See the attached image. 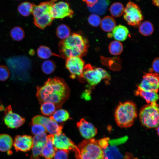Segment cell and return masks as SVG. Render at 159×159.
I'll use <instances>...</instances> for the list:
<instances>
[{
	"mask_svg": "<svg viewBox=\"0 0 159 159\" xmlns=\"http://www.w3.org/2000/svg\"><path fill=\"white\" fill-rule=\"evenodd\" d=\"M109 3L108 0H98L93 6L89 7V9L94 14L102 15L105 13Z\"/></svg>",
	"mask_w": 159,
	"mask_h": 159,
	"instance_id": "obj_20",
	"label": "cell"
},
{
	"mask_svg": "<svg viewBox=\"0 0 159 159\" xmlns=\"http://www.w3.org/2000/svg\"><path fill=\"white\" fill-rule=\"evenodd\" d=\"M53 19L49 13H48L34 19V23L37 27L44 29L50 25Z\"/></svg>",
	"mask_w": 159,
	"mask_h": 159,
	"instance_id": "obj_22",
	"label": "cell"
},
{
	"mask_svg": "<svg viewBox=\"0 0 159 159\" xmlns=\"http://www.w3.org/2000/svg\"><path fill=\"white\" fill-rule=\"evenodd\" d=\"M38 57L41 59H47L53 55L50 49L45 46H41L37 50Z\"/></svg>",
	"mask_w": 159,
	"mask_h": 159,
	"instance_id": "obj_32",
	"label": "cell"
},
{
	"mask_svg": "<svg viewBox=\"0 0 159 159\" xmlns=\"http://www.w3.org/2000/svg\"><path fill=\"white\" fill-rule=\"evenodd\" d=\"M55 65L54 63L50 60L44 61L42 65V69L43 72L46 74H50L55 70Z\"/></svg>",
	"mask_w": 159,
	"mask_h": 159,
	"instance_id": "obj_34",
	"label": "cell"
},
{
	"mask_svg": "<svg viewBox=\"0 0 159 159\" xmlns=\"http://www.w3.org/2000/svg\"><path fill=\"white\" fill-rule=\"evenodd\" d=\"M66 66L70 73L72 79L79 78L81 81L85 67L83 60L79 57H72L67 58Z\"/></svg>",
	"mask_w": 159,
	"mask_h": 159,
	"instance_id": "obj_9",
	"label": "cell"
},
{
	"mask_svg": "<svg viewBox=\"0 0 159 159\" xmlns=\"http://www.w3.org/2000/svg\"><path fill=\"white\" fill-rule=\"evenodd\" d=\"M88 20L89 24L94 27L98 26L100 24L101 21L99 16L95 14L90 15L88 17Z\"/></svg>",
	"mask_w": 159,
	"mask_h": 159,
	"instance_id": "obj_35",
	"label": "cell"
},
{
	"mask_svg": "<svg viewBox=\"0 0 159 159\" xmlns=\"http://www.w3.org/2000/svg\"><path fill=\"white\" fill-rule=\"evenodd\" d=\"M54 135L47 136V141L42 150L41 156L46 159H51L54 155L55 150L53 142Z\"/></svg>",
	"mask_w": 159,
	"mask_h": 159,
	"instance_id": "obj_17",
	"label": "cell"
},
{
	"mask_svg": "<svg viewBox=\"0 0 159 159\" xmlns=\"http://www.w3.org/2000/svg\"><path fill=\"white\" fill-rule=\"evenodd\" d=\"M109 10L112 16L117 17L122 15L124 12V9L122 3L115 2L111 6Z\"/></svg>",
	"mask_w": 159,
	"mask_h": 159,
	"instance_id": "obj_28",
	"label": "cell"
},
{
	"mask_svg": "<svg viewBox=\"0 0 159 159\" xmlns=\"http://www.w3.org/2000/svg\"></svg>",
	"mask_w": 159,
	"mask_h": 159,
	"instance_id": "obj_46",
	"label": "cell"
},
{
	"mask_svg": "<svg viewBox=\"0 0 159 159\" xmlns=\"http://www.w3.org/2000/svg\"><path fill=\"white\" fill-rule=\"evenodd\" d=\"M112 31V37L118 41H123L126 40L129 33L127 27L121 25L115 26Z\"/></svg>",
	"mask_w": 159,
	"mask_h": 159,
	"instance_id": "obj_19",
	"label": "cell"
},
{
	"mask_svg": "<svg viewBox=\"0 0 159 159\" xmlns=\"http://www.w3.org/2000/svg\"><path fill=\"white\" fill-rule=\"evenodd\" d=\"M73 11L67 3L60 1L54 3L50 8L49 14L53 18L63 19L66 17H71Z\"/></svg>",
	"mask_w": 159,
	"mask_h": 159,
	"instance_id": "obj_10",
	"label": "cell"
},
{
	"mask_svg": "<svg viewBox=\"0 0 159 159\" xmlns=\"http://www.w3.org/2000/svg\"><path fill=\"white\" fill-rule=\"evenodd\" d=\"M135 93V95L143 98L148 104L156 102L159 98L157 92L144 90L138 87Z\"/></svg>",
	"mask_w": 159,
	"mask_h": 159,
	"instance_id": "obj_18",
	"label": "cell"
},
{
	"mask_svg": "<svg viewBox=\"0 0 159 159\" xmlns=\"http://www.w3.org/2000/svg\"><path fill=\"white\" fill-rule=\"evenodd\" d=\"M56 33L59 38L64 40L70 35V31L67 26L62 24L59 25L57 28Z\"/></svg>",
	"mask_w": 159,
	"mask_h": 159,
	"instance_id": "obj_30",
	"label": "cell"
},
{
	"mask_svg": "<svg viewBox=\"0 0 159 159\" xmlns=\"http://www.w3.org/2000/svg\"><path fill=\"white\" fill-rule=\"evenodd\" d=\"M159 106L156 102L148 104L141 108L139 117L142 125L148 128L157 127L159 124Z\"/></svg>",
	"mask_w": 159,
	"mask_h": 159,
	"instance_id": "obj_5",
	"label": "cell"
},
{
	"mask_svg": "<svg viewBox=\"0 0 159 159\" xmlns=\"http://www.w3.org/2000/svg\"><path fill=\"white\" fill-rule=\"evenodd\" d=\"M77 125L82 136L86 139L92 138L97 134V128L84 119H81Z\"/></svg>",
	"mask_w": 159,
	"mask_h": 159,
	"instance_id": "obj_15",
	"label": "cell"
},
{
	"mask_svg": "<svg viewBox=\"0 0 159 159\" xmlns=\"http://www.w3.org/2000/svg\"><path fill=\"white\" fill-rule=\"evenodd\" d=\"M82 97L85 100H89L91 99V90L90 89H86L82 95Z\"/></svg>",
	"mask_w": 159,
	"mask_h": 159,
	"instance_id": "obj_42",
	"label": "cell"
},
{
	"mask_svg": "<svg viewBox=\"0 0 159 159\" xmlns=\"http://www.w3.org/2000/svg\"><path fill=\"white\" fill-rule=\"evenodd\" d=\"M139 30L142 35L145 36H149L153 32V26L150 22L145 21L140 24Z\"/></svg>",
	"mask_w": 159,
	"mask_h": 159,
	"instance_id": "obj_26",
	"label": "cell"
},
{
	"mask_svg": "<svg viewBox=\"0 0 159 159\" xmlns=\"http://www.w3.org/2000/svg\"><path fill=\"white\" fill-rule=\"evenodd\" d=\"M37 97L41 104L50 102L57 108L61 107L69 95V89L64 80L60 78H50L42 86L37 87Z\"/></svg>",
	"mask_w": 159,
	"mask_h": 159,
	"instance_id": "obj_1",
	"label": "cell"
},
{
	"mask_svg": "<svg viewBox=\"0 0 159 159\" xmlns=\"http://www.w3.org/2000/svg\"><path fill=\"white\" fill-rule=\"evenodd\" d=\"M49 118L56 122H61L69 119L70 117L67 111L60 109L55 111Z\"/></svg>",
	"mask_w": 159,
	"mask_h": 159,
	"instance_id": "obj_24",
	"label": "cell"
},
{
	"mask_svg": "<svg viewBox=\"0 0 159 159\" xmlns=\"http://www.w3.org/2000/svg\"><path fill=\"white\" fill-rule=\"evenodd\" d=\"M56 108L54 104L50 102H45L42 103L40 110L43 115L45 116H49L54 113Z\"/></svg>",
	"mask_w": 159,
	"mask_h": 159,
	"instance_id": "obj_29",
	"label": "cell"
},
{
	"mask_svg": "<svg viewBox=\"0 0 159 159\" xmlns=\"http://www.w3.org/2000/svg\"><path fill=\"white\" fill-rule=\"evenodd\" d=\"M10 35L13 39L16 41H19L23 39L24 37V33L21 28L16 26L11 30Z\"/></svg>",
	"mask_w": 159,
	"mask_h": 159,
	"instance_id": "obj_33",
	"label": "cell"
},
{
	"mask_svg": "<svg viewBox=\"0 0 159 159\" xmlns=\"http://www.w3.org/2000/svg\"><path fill=\"white\" fill-rule=\"evenodd\" d=\"M59 47L60 54L64 57H81L86 53L88 44L81 35L74 33L60 42Z\"/></svg>",
	"mask_w": 159,
	"mask_h": 159,
	"instance_id": "obj_2",
	"label": "cell"
},
{
	"mask_svg": "<svg viewBox=\"0 0 159 159\" xmlns=\"http://www.w3.org/2000/svg\"><path fill=\"white\" fill-rule=\"evenodd\" d=\"M85 2L89 7L93 6L98 1V0H82Z\"/></svg>",
	"mask_w": 159,
	"mask_h": 159,
	"instance_id": "obj_43",
	"label": "cell"
},
{
	"mask_svg": "<svg viewBox=\"0 0 159 159\" xmlns=\"http://www.w3.org/2000/svg\"><path fill=\"white\" fill-rule=\"evenodd\" d=\"M109 50L112 54L118 55L120 54L123 50V45L119 41H114L110 43Z\"/></svg>",
	"mask_w": 159,
	"mask_h": 159,
	"instance_id": "obj_27",
	"label": "cell"
},
{
	"mask_svg": "<svg viewBox=\"0 0 159 159\" xmlns=\"http://www.w3.org/2000/svg\"><path fill=\"white\" fill-rule=\"evenodd\" d=\"M34 5L28 1L22 2L18 7V11L21 15L28 16L32 13Z\"/></svg>",
	"mask_w": 159,
	"mask_h": 159,
	"instance_id": "obj_25",
	"label": "cell"
},
{
	"mask_svg": "<svg viewBox=\"0 0 159 159\" xmlns=\"http://www.w3.org/2000/svg\"><path fill=\"white\" fill-rule=\"evenodd\" d=\"M31 132L32 134L37 135L46 133V130L42 125L39 124H33L31 127Z\"/></svg>",
	"mask_w": 159,
	"mask_h": 159,
	"instance_id": "obj_37",
	"label": "cell"
},
{
	"mask_svg": "<svg viewBox=\"0 0 159 159\" xmlns=\"http://www.w3.org/2000/svg\"><path fill=\"white\" fill-rule=\"evenodd\" d=\"M154 72L155 73H159V58L158 57L155 59L153 61L152 64V68L150 69V72Z\"/></svg>",
	"mask_w": 159,
	"mask_h": 159,
	"instance_id": "obj_40",
	"label": "cell"
},
{
	"mask_svg": "<svg viewBox=\"0 0 159 159\" xmlns=\"http://www.w3.org/2000/svg\"><path fill=\"white\" fill-rule=\"evenodd\" d=\"M53 145L56 149L68 151L72 150L75 152L77 151V147L72 141L64 134L54 135Z\"/></svg>",
	"mask_w": 159,
	"mask_h": 159,
	"instance_id": "obj_13",
	"label": "cell"
},
{
	"mask_svg": "<svg viewBox=\"0 0 159 159\" xmlns=\"http://www.w3.org/2000/svg\"><path fill=\"white\" fill-rule=\"evenodd\" d=\"M154 5L157 6H159V0H152Z\"/></svg>",
	"mask_w": 159,
	"mask_h": 159,
	"instance_id": "obj_44",
	"label": "cell"
},
{
	"mask_svg": "<svg viewBox=\"0 0 159 159\" xmlns=\"http://www.w3.org/2000/svg\"><path fill=\"white\" fill-rule=\"evenodd\" d=\"M98 141L92 138L83 140L75 152L76 159H103V151L99 146Z\"/></svg>",
	"mask_w": 159,
	"mask_h": 159,
	"instance_id": "obj_4",
	"label": "cell"
},
{
	"mask_svg": "<svg viewBox=\"0 0 159 159\" xmlns=\"http://www.w3.org/2000/svg\"><path fill=\"white\" fill-rule=\"evenodd\" d=\"M45 133L35 135L33 138V145L44 147L47 141Z\"/></svg>",
	"mask_w": 159,
	"mask_h": 159,
	"instance_id": "obj_31",
	"label": "cell"
},
{
	"mask_svg": "<svg viewBox=\"0 0 159 159\" xmlns=\"http://www.w3.org/2000/svg\"><path fill=\"white\" fill-rule=\"evenodd\" d=\"M32 124H39L43 126L50 134H59L62 133V125H59L57 122L49 118L38 115L32 119Z\"/></svg>",
	"mask_w": 159,
	"mask_h": 159,
	"instance_id": "obj_8",
	"label": "cell"
},
{
	"mask_svg": "<svg viewBox=\"0 0 159 159\" xmlns=\"http://www.w3.org/2000/svg\"><path fill=\"white\" fill-rule=\"evenodd\" d=\"M124 11V19L129 25L137 26L143 19L140 7L133 2L130 1L127 4Z\"/></svg>",
	"mask_w": 159,
	"mask_h": 159,
	"instance_id": "obj_7",
	"label": "cell"
},
{
	"mask_svg": "<svg viewBox=\"0 0 159 159\" xmlns=\"http://www.w3.org/2000/svg\"><path fill=\"white\" fill-rule=\"evenodd\" d=\"M109 74L104 69L88 64L85 66L81 81H86L93 88L103 79H110Z\"/></svg>",
	"mask_w": 159,
	"mask_h": 159,
	"instance_id": "obj_6",
	"label": "cell"
},
{
	"mask_svg": "<svg viewBox=\"0 0 159 159\" xmlns=\"http://www.w3.org/2000/svg\"><path fill=\"white\" fill-rule=\"evenodd\" d=\"M159 79L158 74L147 73L143 76L138 87L144 90L157 93L159 86Z\"/></svg>",
	"mask_w": 159,
	"mask_h": 159,
	"instance_id": "obj_11",
	"label": "cell"
},
{
	"mask_svg": "<svg viewBox=\"0 0 159 159\" xmlns=\"http://www.w3.org/2000/svg\"><path fill=\"white\" fill-rule=\"evenodd\" d=\"M33 146V138L30 135H17L14 138L13 146L17 152L28 151L32 148Z\"/></svg>",
	"mask_w": 159,
	"mask_h": 159,
	"instance_id": "obj_14",
	"label": "cell"
},
{
	"mask_svg": "<svg viewBox=\"0 0 159 159\" xmlns=\"http://www.w3.org/2000/svg\"><path fill=\"white\" fill-rule=\"evenodd\" d=\"M156 130H157V132H158V134H159V127H157V129H156Z\"/></svg>",
	"mask_w": 159,
	"mask_h": 159,
	"instance_id": "obj_45",
	"label": "cell"
},
{
	"mask_svg": "<svg viewBox=\"0 0 159 159\" xmlns=\"http://www.w3.org/2000/svg\"><path fill=\"white\" fill-rule=\"evenodd\" d=\"M4 121L5 124L9 128H16L22 125L25 122L24 118L19 115L13 112L10 105L5 111Z\"/></svg>",
	"mask_w": 159,
	"mask_h": 159,
	"instance_id": "obj_12",
	"label": "cell"
},
{
	"mask_svg": "<svg viewBox=\"0 0 159 159\" xmlns=\"http://www.w3.org/2000/svg\"><path fill=\"white\" fill-rule=\"evenodd\" d=\"M43 147L33 145L32 148V153L31 159H39L41 156L42 150Z\"/></svg>",
	"mask_w": 159,
	"mask_h": 159,
	"instance_id": "obj_39",
	"label": "cell"
},
{
	"mask_svg": "<svg viewBox=\"0 0 159 159\" xmlns=\"http://www.w3.org/2000/svg\"><path fill=\"white\" fill-rule=\"evenodd\" d=\"M9 76L10 72L8 69L4 66H0V80L5 81Z\"/></svg>",
	"mask_w": 159,
	"mask_h": 159,
	"instance_id": "obj_38",
	"label": "cell"
},
{
	"mask_svg": "<svg viewBox=\"0 0 159 159\" xmlns=\"http://www.w3.org/2000/svg\"><path fill=\"white\" fill-rule=\"evenodd\" d=\"M69 151L57 149L55 151L54 159H68Z\"/></svg>",
	"mask_w": 159,
	"mask_h": 159,
	"instance_id": "obj_36",
	"label": "cell"
},
{
	"mask_svg": "<svg viewBox=\"0 0 159 159\" xmlns=\"http://www.w3.org/2000/svg\"><path fill=\"white\" fill-rule=\"evenodd\" d=\"M108 138H105L101 139L98 141L99 146L102 148L105 149L108 145Z\"/></svg>",
	"mask_w": 159,
	"mask_h": 159,
	"instance_id": "obj_41",
	"label": "cell"
},
{
	"mask_svg": "<svg viewBox=\"0 0 159 159\" xmlns=\"http://www.w3.org/2000/svg\"><path fill=\"white\" fill-rule=\"evenodd\" d=\"M100 25L103 31L106 32H110L116 26V22L112 17L107 16L101 20Z\"/></svg>",
	"mask_w": 159,
	"mask_h": 159,
	"instance_id": "obj_23",
	"label": "cell"
},
{
	"mask_svg": "<svg viewBox=\"0 0 159 159\" xmlns=\"http://www.w3.org/2000/svg\"><path fill=\"white\" fill-rule=\"evenodd\" d=\"M114 116L115 121L119 127H130L137 116L136 105L131 101L120 102L115 109Z\"/></svg>",
	"mask_w": 159,
	"mask_h": 159,
	"instance_id": "obj_3",
	"label": "cell"
},
{
	"mask_svg": "<svg viewBox=\"0 0 159 159\" xmlns=\"http://www.w3.org/2000/svg\"><path fill=\"white\" fill-rule=\"evenodd\" d=\"M13 139L9 135L5 134L0 135V151L5 152L11 148L13 145Z\"/></svg>",
	"mask_w": 159,
	"mask_h": 159,
	"instance_id": "obj_21",
	"label": "cell"
},
{
	"mask_svg": "<svg viewBox=\"0 0 159 159\" xmlns=\"http://www.w3.org/2000/svg\"><path fill=\"white\" fill-rule=\"evenodd\" d=\"M58 0H51L47 2H42L39 4L34 5L32 13L34 19L37 18L47 13H49L50 8Z\"/></svg>",
	"mask_w": 159,
	"mask_h": 159,
	"instance_id": "obj_16",
	"label": "cell"
}]
</instances>
